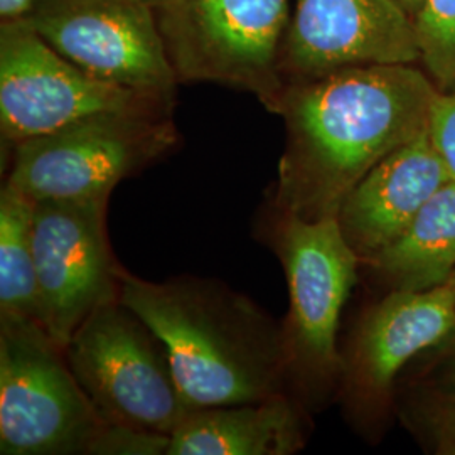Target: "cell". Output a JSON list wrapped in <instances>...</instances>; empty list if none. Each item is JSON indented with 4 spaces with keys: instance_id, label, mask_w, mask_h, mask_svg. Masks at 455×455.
Segmentation results:
<instances>
[{
    "instance_id": "obj_17",
    "label": "cell",
    "mask_w": 455,
    "mask_h": 455,
    "mask_svg": "<svg viewBox=\"0 0 455 455\" xmlns=\"http://www.w3.org/2000/svg\"><path fill=\"white\" fill-rule=\"evenodd\" d=\"M413 20L427 75L439 92H455V0H423Z\"/></svg>"
},
{
    "instance_id": "obj_11",
    "label": "cell",
    "mask_w": 455,
    "mask_h": 455,
    "mask_svg": "<svg viewBox=\"0 0 455 455\" xmlns=\"http://www.w3.org/2000/svg\"><path fill=\"white\" fill-rule=\"evenodd\" d=\"M420 60L415 20L398 0H295L280 73L291 84L353 66Z\"/></svg>"
},
{
    "instance_id": "obj_24",
    "label": "cell",
    "mask_w": 455,
    "mask_h": 455,
    "mask_svg": "<svg viewBox=\"0 0 455 455\" xmlns=\"http://www.w3.org/2000/svg\"><path fill=\"white\" fill-rule=\"evenodd\" d=\"M451 280H454V282H455V274H454V276H452V278H451Z\"/></svg>"
},
{
    "instance_id": "obj_8",
    "label": "cell",
    "mask_w": 455,
    "mask_h": 455,
    "mask_svg": "<svg viewBox=\"0 0 455 455\" xmlns=\"http://www.w3.org/2000/svg\"><path fill=\"white\" fill-rule=\"evenodd\" d=\"M174 105L100 82L49 46L24 19L0 24L2 150L58 131L80 118L118 110H167Z\"/></svg>"
},
{
    "instance_id": "obj_19",
    "label": "cell",
    "mask_w": 455,
    "mask_h": 455,
    "mask_svg": "<svg viewBox=\"0 0 455 455\" xmlns=\"http://www.w3.org/2000/svg\"><path fill=\"white\" fill-rule=\"evenodd\" d=\"M427 132L440 161L445 165L449 180L455 182V92H439L435 95Z\"/></svg>"
},
{
    "instance_id": "obj_18",
    "label": "cell",
    "mask_w": 455,
    "mask_h": 455,
    "mask_svg": "<svg viewBox=\"0 0 455 455\" xmlns=\"http://www.w3.org/2000/svg\"><path fill=\"white\" fill-rule=\"evenodd\" d=\"M171 435L129 425L105 423L90 447V455H167Z\"/></svg>"
},
{
    "instance_id": "obj_20",
    "label": "cell",
    "mask_w": 455,
    "mask_h": 455,
    "mask_svg": "<svg viewBox=\"0 0 455 455\" xmlns=\"http://www.w3.org/2000/svg\"><path fill=\"white\" fill-rule=\"evenodd\" d=\"M435 449L442 455H455V408H437L434 415Z\"/></svg>"
},
{
    "instance_id": "obj_4",
    "label": "cell",
    "mask_w": 455,
    "mask_h": 455,
    "mask_svg": "<svg viewBox=\"0 0 455 455\" xmlns=\"http://www.w3.org/2000/svg\"><path fill=\"white\" fill-rule=\"evenodd\" d=\"M172 112L118 110L20 142L7 180L34 203L110 197L115 186L180 146Z\"/></svg>"
},
{
    "instance_id": "obj_12",
    "label": "cell",
    "mask_w": 455,
    "mask_h": 455,
    "mask_svg": "<svg viewBox=\"0 0 455 455\" xmlns=\"http://www.w3.org/2000/svg\"><path fill=\"white\" fill-rule=\"evenodd\" d=\"M455 331V282L427 289H393L366 314L342 371L356 402H381L408 361Z\"/></svg>"
},
{
    "instance_id": "obj_16",
    "label": "cell",
    "mask_w": 455,
    "mask_h": 455,
    "mask_svg": "<svg viewBox=\"0 0 455 455\" xmlns=\"http://www.w3.org/2000/svg\"><path fill=\"white\" fill-rule=\"evenodd\" d=\"M34 201L9 182L0 191V315L39 323Z\"/></svg>"
},
{
    "instance_id": "obj_13",
    "label": "cell",
    "mask_w": 455,
    "mask_h": 455,
    "mask_svg": "<svg viewBox=\"0 0 455 455\" xmlns=\"http://www.w3.org/2000/svg\"><path fill=\"white\" fill-rule=\"evenodd\" d=\"M449 180L423 132L376 164L342 201L338 221L346 242L361 261L373 260Z\"/></svg>"
},
{
    "instance_id": "obj_2",
    "label": "cell",
    "mask_w": 455,
    "mask_h": 455,
    "mask_svg": "<svg viewBox=\"0 0 455 455\" xmlns=\"http://www.w3.org/2000/svg\"><path fill=\"white\" fill-rule=\"evenodd\" d=\"M120 300L163 341L191 410L260 402L287 381L283 324L223 282L120 272Z\"/></svg>"
},
{
    "instance_id": "obj_7",
    "label": "cell",
    "mask_w": 455,
    "mask_h": 455,
    "mask_svg": "<svg viewBox=\"0 0 455 455\" xmlns=\"http://www.w3.org/2000/svg\"><path fill=\"white\" fill-rule=\"evenodd\" d=\"M268 236L289 287L287 379L292 376L304 388L324 387L342 370L339 319L361 259L346 242L338 218L304 220L275 212Z\"/></svg>"
},
{
    "instance_id": "obj_15",
    "label": "cell",
    "mask_w": 455,
    "mask_h": 455,
    "mask_svg": "<svg viewBox=\"0 0 455 455\" xmlns=\"http://www.w3.org/2000/svg\"><path fill=\"white\" fill-rule=\"evenodd\" d=\"M393 289L427 291L455 274V182L432 196L403 233L368 261Z\"/></svg>"
},
{
    "instance_id": "obj_9",
    "label": "cell",
    "mask_w": 455,
    "mask_h": 455,
    "mask_svg": "<svg viewBox=\"0 0 455 455\" xmlns=\"http://www.w3.org/2000/svg\"><path fill=\"white\" fill-rule=\"evenodd\" d=\"M22 17L93 78L174 105L180 82L147 0H36Z\"/></svg>"
},
{
    "instance_id": "obj_14",
    "label": "cell",
    "mask_w": 455,
    "mask_h": 455,
    "mask_svg": "<svg viewBox=\"0 0 455 455\" xmlns=\"http://www.w3.org/2000/svg\"><path fill=\"white\" fill-rule=\"evenodd\" d=\"M304 442L300 411L282 393L260 402L191 410L171 434L167 455H291Z\"/></svg>"
},
{
    "instance_id": "obj_22",
    "label": "cell",
    "mask_w": 455,
    "mask_h": 455,
    "mask_svg": "<svg viewBox=\"0 0 455 455\" xmlns=\"http://www.w3.org/2000/svg\"><path fill=\"white\" fill-rule=\"evenodd\" d=\"M36 0H0V19L12 20L26 16Z\"/></svg>"
},
{
    "instance_id": "obj_10",
    "label": "cell",
    "mask_w": 455,
    "mask_h": 455,
    "mask_svg": "<svg viewBox=\"0 0 455 455\" xmlns=\"http://www.w3.org/2000/svg\"><path fill=\"white\" fill-rule=\"evenodd\" d=\"M108 197L34 203L39 324L61 349L101 306L120 299L122 267L107 235Z\"/></svg>"
},
{
    "instance_id": "obj_5",
    "label": "cell",
    "mask_w": 455,
    "mask_h": 455,
    "mask_svg": "<svg viewBox=\"0 0 455 455\" xmlns=\"http://www.w3.org/2000/svg\"><path fill=\"white\" fill-rule=\"evenodd\" d=\"M105 423L44 327L0 315V454H90Z\"/></svg>"
},
{
    "instance_id": "obj_6",
    "label": "cell",
    "mask_w": 455,
    "mask_h": 455,
    "mask_svg": "<svg viewBox=\"0 0 455 455\" xmlns=\"http://www.w3.org/2000/svg\"><path fill=\"white\" fill-rule=\"evenodd\" d=\"M65 355L107 423L171 435L191 411L163 341L120 299L78 327Z\"/></svg>"
},
{
    "instance_id": "obj_23",
    "label": "cell",
    "mask_w": 455,
    "mask_h": 455,
    "mask_svg": "<svg viewBox=\"0 0 455 455\" xmlns=\"http://www.w3.org/2000/svg\"><path fill=\"white\" fill-rule=\"evenodd\" d=\"M402 5H403V9L407 11L410 16L415 19V16L419 14V11H420V7H422L423 0H398Z\"/></svg>"
},
{
    "instance_id": "obj_1",
    "label": "cell",
    "mask_w": 455,
    "mask_h": 455,
    "mask_svg": "<svg viewBox=\"0 0 455 455\" xmlns=\"http://www.w3.org/2000/svg\"><path fill=\"white\" fill-rule=\"evenodd\" d=\"M437 93L413 65L353 66L287 84L276 110L287 142L274 210L338 218L342 201L376 164L427 131Z\"/></svg>"
},
{
    "instance_id": "obj_3",
    "label": "cell",
    "mask_w": 455,
    "mask_h": 455,
    "mask_svg": "<svg viewBox=\"0 0 455 455\" xmlns=\"http://www.w3.org/2000/svg\"><path fill=\"white\" fill-rule=\"evenodd\" d=\"M180 83L250 92L276 114L291 0H147Z\"/></svg>"
},
{
    "instance_id": "obj_21",
    "label": "cell",
    "mask_w": 455,
    "mask_h": 455,
    "mask_svg": "<svg viewBox=\"0 0 455 455\" xmlns=\"http://www.w3.org/2000/svg\"><path fill=\"white\" fill-rule=\"evenodd\" d=\"M439 378L440 407L455 408V331Z\"/></svg>"
}]
</instances>
